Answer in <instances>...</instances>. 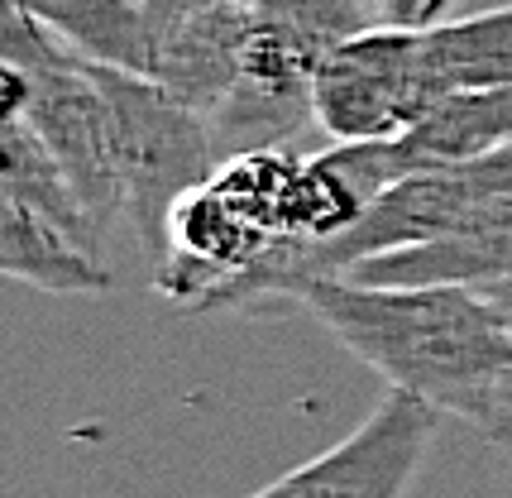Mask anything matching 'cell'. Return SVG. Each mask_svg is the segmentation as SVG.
Instances as JSON below:
<instances>
[{
    "instance_id": "obj_4",
    "label": "cell",
    "mask_w": 512,
    "mask_h": 498,
    "mask_svg": "<svg viewBox=\"0 0 512 498\" xmlns=\"http://www.w3.org/2000/svg\"><path fill=\"white\" fill-rule=\"evenodd\" d=\"M441 417L446 412H436L422 398L388 388L379 408L345 441L302 460L297 470H288L249 498H407Z\"/></svg>"
},
{
    "instance_id": "obj_1",
    "label": "cell",
    "mask_w": 512,
    "mask_h": 498,
    "mask_svg": "<svg viewBox=\"0 0 512 498\" xmlns=\"http://www.w3.org/2000/svg\"><path fill=\"white\" fill-rule=\"evenodd\" d=\"M355 360L388 388L493 431L512 408V326L479 288H379L355 278H312L297 288Z\"/></svg>"
},
{
    "instance_id": "obj_10",
    "label": "cell",
    "mask_w": 512,
    "mask_h": 498,
    "mask_svg": "<svg viewBox=\"0 0 512 498\" xmlns=\"http://www.w3.org/2000/svg\"><path fill=\"white\" fill-rule=\"evenodd\" d=\"M20 5L39 15L82 63L125 72L154 68L144 0H20Z\"/></svg>"
},
{
    "instance_id": "obj_9",
    "label": "cell",
    "mask_w": 512,
    "mask_h": 498,
    "mask_svg": "<svg viewBox=\"0 0 512 498\" xmlns=\"http://www.w3.org/2000/svg\"><path fill=\"white\" fill-rule=\"evenodd\" d=\"M512 144V87H479V91H446L431 111L393 135L402 173L422 168H450L498 154Z\"/></svg>"
},
{
    "instance_id": "obj_11",
    "label": "cell",
    "mask_w": 512,
    "mask_h": 498,
    "mask_svg": "<svg viewBox=\"0 0 512 498\" xmlns=\"http://www.w3.org/2000/svg\"><path fill=\"white\" fill-rule=\"evenodd\" d=\"M0 197H15V202L44 211L48 221H58L87 249L101 254V230L91 226L87 206L77 202L63 163L53 159V149L39 139V130L24 115H5L0 120Z\"/></svg>"
},
{
    "instance_id": "obj_17",
    "label": "cell",
    "mask_w": 512,
    "mask_h": 498,
    "mask_svg": "<svg viewBox=\"0 0 512 498\" xmlns=\"http://www.w3.org/2000/svg\"><path fill=\"white\" fill-rule=\"evenodd\" d=\"M503 427H512V408H508V422H503ZM503 427H498V431H503Z\"/></svg>"
},
{
    "instance_id": "obj_14",
    "label": "cell",
    "mask_w": 512,
    "mask_h": 498,
    "mask_svg": "<svg viewBox=\"0 0 512 498\" xmlns=\"http://www.w3.org/2000/svg\"><path fill=\"white\" fill-rule=\"evenodd\" d=\"M211 5H221V0H144V15H149V44H154V53L163 48V39H173L192 15L211 10Z\"/></svg>"
},
{
    "instance_id": "obj_8",
    "label": "cell",
    "mask_w": 512,
    "mask_h": 498,
    "mask_svg": "<svg viewBox=\"0 0 512 498\" xmlns=\"http://www.w3.org/2000/svg\"><path fill=\"white\" fill-rule=\"evenodd\" d=\"M0 273L58 297H106L115 288L96 249L15 197H0Z\"/></svg>"
},
{
    "instance_id": "obj_5",
    "label": "cell",
    "mask_w": 512,
    "mask_h": 498,
    "mask_svg": "<svg viewBox=\"0 0 512 498\" xmlns=\"http://www.w3.org/2000/svg\"><path fill=\"white\" fill-rule=\"evenodd\" d=\"M24 120L39 130L53 159L63 163L77 202L87 206L91 226L106 235L115 216H125V182H120V159H115L111 101H106L91 63L77 58V63L29 72Z\"/></svg>"
},
{
    "instance_id": "obj_3",
    "label": "cell",
    "mask_w": 512,
    "mask_h": 498,
    "mask_svg": "<svg viewBox=\"0 0 512 498\" xmlns=\"http://www.w3.org/2000/svg\"><path fill=\"white\" fill-rule=\"evenodd\" d=\"M446 91L422 58V34L407 29H364L335 44L312 77L316 125L335 144L393 139L417 125Z\"/></svg>"
},
{
    "instance_id": "obj_2",
    "label": "cell",
    "mask_w": 512,
    "mask_h": 498,
    "mask_svg": "<svg viewBox=\"0 0 512 498\" xmlns=\"http://www.w3.org/2000/svg\"><path fill=\"white\" fill-rule=\"evenodd\" d=\"M91 72L111 101L125 216H130L134 235L144 245V259L154 264L173 206L192 187L211 182V173L221 168L216 144H211V125H206V115L178 101L149 72L96 68V63H91Z\"/></svg>"
},
{
    "instance_id": "obj_6",
    "label": "cell",
    "mask_w": 512,
    "mask_h": 498,
    "mask_svg": "<svg viewBox=\"0 0 512 498\" xmlns=\"http://www.w3.org/2000/svg\"><path fill=\"white\" fill-rule=\"evenodd\" d=\"M345 278L379 288H489L512 278V197H493L446 235L379 254Z\"/></svg>"
},
{
    "instance_id": "obj_12",
    "label": "cell",
    "mask_w": 512,
    "mask_h": 498,
    "mask_svg": "<svg viewBox=\"0 0 512 498\" xmlns=\"http://www.w3.org/2000/svg\"><path fill=\"white\" fill-rule=\"evenodd\" d=\"M422 58L441 91L512 87V5L426 29Z\"/></svg>"
},
{
    "instance_id": "obj_15",
    "label": "cell",
    "mask_w": 512,
    "mask_h": 498,
    "mask_svg": "<svg viewBox=\"0 0 512 498\" xmlns=\"http://www.w3.org/2000/svg\"><path fill=\"white\" fill-rule=\"evenodd\" d=\"M479 293H489V302L503 312V321L512 326V278H498V283H489V288H479Z\"/></svg>"
},
{
    "instance_id": "obj_7",
    "label": "cell",
    "mask_w": 512,
    "mask_h": 498,
    "mask_svg": "<svg viewBox=\"0 0 512 498\" xmlns=\"http://www.w3.org/2000/svg\"><path fill=\"white\" fill-rule=\"evenodd\" d=\"M254 24H259V5L254 0H221V5L201 10V15L182 24L173 39H163L149 77H158L192 111L211 115L235 91L240 72H245V48Z\"/></svg>"
},
{
    "instance_id": "obj_16",
    "label": "cell",
    "mask_w": 512,
    "mask_h": 498,
    "mask_svg": "<svg viewBox=\"0 0 512 498\" xmlns=\"http://www.w3.org/2000/svg\"><path fill=\"white\" fill-rule=\"evenodd\" d=\"M493 446H498V451H503V460H508V489H512V427L493 431Z\"/></svg>"
},
{
    "instance_id": "obj_13",
    "label": "cell",
    "mask_w": 512,
    "mask_h": 498,
    "mask_svg": "<svg viewBox=\"0 0 512 498\" xmlns=\"http://www.w3.org/2000/svg\"><path fill=\"white\" fill-rule=\"evenodd\" d=\"M455 0H374V24L383 29H407V34H426L436 24H446V10Z\"/></svg>"
}]
</instances>
